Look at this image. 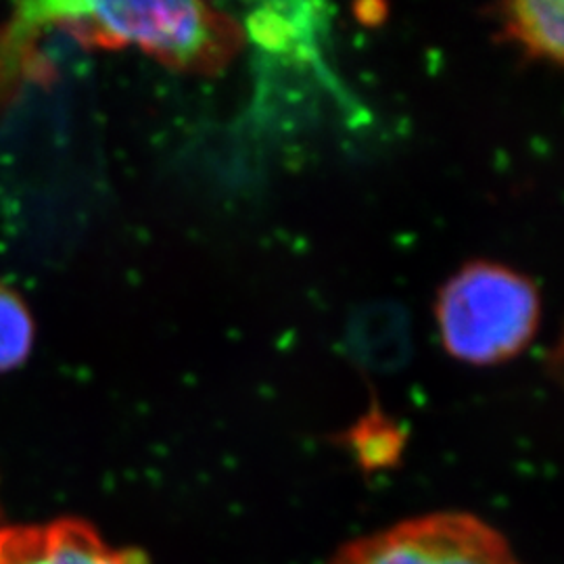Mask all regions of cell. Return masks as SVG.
<instances>
[{
    "label": "cell",
    "mask_w": 564,
    "mask_h": 564,
    "mask_svg": "<svg viewBox=\"0 0 564 564\" xmlns=\"http://www.w3.org/2000/svg\"><path fill=\"white\" fill-rule=\"evenodd\" d=\"M53 25L86 46H137L149 57L191 76H218L241 55V21L207 2H51L28 4L18 28Z\"/></svg>",
    "instance_id": "6da1fadb"
},
{
    "label": "cell",
    "mask_w": 564,
    "mask_h": 564,
    "mask_svg": "<svg viewBox=\"0 0 564 564\" xmlns=\"http://www.w3.org/2000/svg\"><path fill=\"white\" fill-rule=\"evenodd\" d=\"M433 312L445 354L487 368L519 358L538 337L542 293L523 270L473 260L440 286Z\"/></svg>",
    "instance_id": "7a4b0ae2"
},
{
    "label": "cell",
    "mask_w": 564,
    "mask_h": 564,
    "mask_svg": "<svg viewBox=\"0 0 564 564\" xmlns=\"http://www.w3.org/2000/svg\"><path fill=\"white\" fill-rule=\"evenodd\" d=\"M328 564H524L498 527L468 510H433L362 533Z\"/></svg>",
    "instance_id": "3957f363"
},
{
    "label": "cell",
    "mask_w": 564,
    "mask_h": 564,
    "mask_svg": "<svg viewBox=\"0 0 564 564\" xmlns=\"http://www.w3.org/2000/svg\"><path fill=\"white\" fill-rule=\"evenodd\" d=\"M0 564H149L142 550L107 544L80 519L0 529Z\"/></svg>",
    "instance_id": "277c9868"
},
{
    "label": "cell",
    "mask_w": 564,
    "mask_h": 564,
    "mask_svg": "<svg viewBox=\"0 0 564 564\" xmlns=\"http://www.w3.org/2000/svg\"><path fill=\"white\" fill-rule=\"evenodd\" d=\"M498 41L523 57L561 67L564 61V4L561 0H512L491 9Z\"/></svg>",
    "instance_id": "5b68a950"
},
{
    "label": "cell",
    "mask_w": 564,
    "mask_h": 564,
    "mask_svg": "<svg viewBox=\"0 0 564 564\" xmlns=\"http://www.w3.org/2000/svg\"><path fill=\"white\" fill-rule=\"evenodd\" d=\"M343 442L362 470L379 473L402 463L408 431L375 400L362 416L343 433Z\"/></svg>",
    "instance_id": "8992f818"
},
{
    "label": "cell",
    "mask_w": 564,
    "mask_h": 564,
    "mask_svg": "<svg viewBox=\"0 0 564 564\" xmlns=\"http://www.w3.org/2000/svg\"><path fill=\"white\" fill-rule=\"evenodd\" d=\"M34 326L20 297L0 284V370L20 366L32 347Z\"/></svg>",
    "instance_id": "52a82bcc"
},
{
    "label": "cell",
    "mask_w": 564,
    "mask_h": 564,
    "mask_svg": "<svg viewBox=\"0 0 564 564\" xmlns=\"http://www.w3.org/2000/svg\"><path fill=\"white\" fill-rule=\"evenodd\" d=\"M354 11H356V20L364 23V25H379L387 18V7L379 4V2L356 4Z\"/></svg>",
    "instance_id": "ba28073f"
}]
</instances>
